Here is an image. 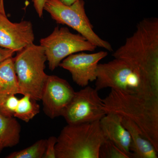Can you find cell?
I'll use <instances>...</instances> for the list:
<instances>
[{"label": "cell", "mask_w": 158, "mask_h": 158, "mask_svg": "<svg viewBox=\"0 0 158 158\" xmlns=\"http://www.w3.org/2000/svg\"><path fill=\"white\" fill-rule=\"evenodd\" d=\"M129 64L151 90L158 95V19L146 18L124 44L112 55Z\"/></svg>", "instance_id": "obj_1"}, {"label": "cell", "mask_w": 158, "mask_h": 158, "mask_svg": "<svg viewBox=\"0 0 158 158\" xmlns=\"http://www.w3.org/2000/svg\"><path fill=\"white\" fill-rule=\"evenodd\" d=\"M102 102L106 114L115 113L135 123L158 151V97L111 89Z\"/></svg>", "instance_id": "obj_2"}, {"label": "cell", "mask_w": 158, "mask_h": 158, "mask_svg": "<svg viewBox=\"0 0 158 158\" xmlns=\"http://www.w3.org/2000/svg\"><path fill=\"white\" fill-rule=\"evenodd\" d=\"M105 139L100 121L67 124L57 138L56 158H99Z\"/></svg>", "instance_id": "obj_3"}, {"label": "cell", "mask_w": 158, "mask_h": 158, "mask_svg": "<svg viewBox=\"0 0 158 158\" xmlns=\"http://www.w3.org/2000/svg\"><path fill=\"white\" fill-rule=\"evenodd\" d=\"M14 66L21 94L41 100L48 75L44 70L47 61L43 48L31 44L16 52Z\"/></svg>", "instance_id": "obj_4"}, {"label": "cell", "mask_w": 158, "mask_h": 158, "mask_svg": "<svg viewBox=\"0 0 158 158\" xmlns=\"http://www.w3.org/2000/svg\"><path fill=\"white\" fill-rule=\"evenodd\" d=\"M95 81L98 91L110 88L130 94L158 97L145 85L134 69L117 58L106 63H98Z\"/></svg>", "instance_id": "obj_5"}, {"label": "cell", "mask_w": 158, "mask_h": 158, "mask_svg": "<svg viewBox=\"0 0 158 158\" xmlns=\"http://www.w3.org/2000/svg\"><path fill=\"white\" fill-rule=\"evenodd\" d=\"M84 0H77L70 6H67L59 0H47L44 10L58 23L70 27L85 37L97 47L113 52L110 44L102 39L94 31L86 12Z\"/></svg>", "instance_id": "obj_6"}, {"label": "cell", "mask_w": 158, "mask_h": 158, "mask_svg": "<svg viewBox=\"0 0 158 158\" xmlns=\"http://www.w3.org/2000/svg\"><path fill=\"white\" fill-rule=\"evenodd\" d=\"M40 42L52 71L69 55L84 51L94 52L97 48L81 34H73L66 27H56L49 36L40 39Z\"/></svg>", "instance_id": "obj_7"}, {"label": "cell", "mask_w": 158, "mask_h": 158, "mask_svg": "<svg viewBox=\"0 0 158 158\" xmlns=\"http://www.w3.org/2000/svg\"><path fill=\"white\" fill-rule=\"evenodd\" d=\"M98 91L88 86L75 91L62 115L67 124L100 121L106 115L102 108V98Z\"/></svg>", "instance_id": "obj_8"}, {"label": "cell", "mask_w": 158, "mask_h": 158, "mask_svg": "<svg viewBox=\"0 0 158 158\" xmlns=\"http://www.w3.org/2000/svg\"><path fill=\"white\" fill-rule=\"evenodd\" d=\"M75 91L67 81L56 75H48L41 100L46 115L51 118L62 116Z\"/></svg>", "instance_id": "obj_9"}, {"label": "cell", "mask_w": 158, "mask_h": 158, "mask_svg": "<svg viewBox=\"0 0 158 158\" xmlns=\"http://www.w3.org/2000/svg\"><path fill=\"white\" fill-rule=\"evenodd\" d=\"M108 55L106 51L91 54L79 52L63 59L59 66L68 71L73 81L84 88L88 86L90 82L95 81L99 62Z\"/></svg>", "instance_id": "obj_10"}, {"label": "cell", "mask_w": 158, "mask_h": 158, "mask_svg": "<svg viewBox=\"0 0 158 158\" xmlns=\"http://www.w3.org/2000/svg\"><path fill=\"white\" fill-rule=\"evenodd\" d=\"M35 37L31 22L10 21L0 12V46L16 52L34 43Z\"/></svg>", "instance_id": "obj_11"}, {"label": "cell", "mask_w": 158, "mask_h": 158, "mask_svg": "<svg viewBox=\"0 0 158 158\" xmlns=\"http://www.w3.org/2000/svg\"><path fill=\"white\" fill-rule=\"evenodd\" d=\"M122 119L120 115L107 113L100 119V125L105 138L114 142L131 158V135Z\"/></svg>", "instance_id": "obj_12"}, {"label": "cell", "mask_w": 158, "mask_h": 158, "mask_svg": "<svg viewBox=\"0 0 158 158\" xmlns=\"http://www.w3.org/2000/svg\"><path fill=\"white\" fill-rule=\"evenodd\" d=\"M122 122L131 135L132 158H158V151L141 129L128 118L122 117Z\"/></svg>", "instance_id": "obj_13"}, {"label": "cell", "mask_w": 158, "mask_h": 158, "mask_svg": "<svg viewBox=\"0 0 158 158\" xmlns=\"http://www.w3.org/2000/svg\"><path fill=\"white\" fill-rule=\"evenodd\" d=\"M21 129L16 118L6 117L0 113V153L5 148L19 143Z\"/></svg>", "instance_id": "obj_14"}, {"label": "cell", "mask_w": 158, "mask_h": 158, "mask_svg": "<svg viewBox=\"0 0 158 158\" xmlns=\"http://www.w3.org/2000/svg\"><path fill=\"white\" fill-rule=\"evenodd\" d=\"M0 94H21L13 56L0 63Z\"/></svg>", "instance_id": "obj_15"}, {"label": "cell", "mask_w": 158, "mask_h": 158, "mask_svg": "<svg viewBox=\"0 0 158 158\" xmlns=\"http://www.w3.org/2000/svg\"><path fill=\"white\" fill-rule=\"evenodd\" d=\"M19 100L14 117L28 123L40 112V106L37 101L28 94H25Z\"/></svg>", "instance_id": "obj_16"}, {"label": "cell", "mask_w": 158, "mask_h": 158, "mask_svg": "<svg viewBox=\"0 0 158 158\" xmlns=\"http://www.w3.org/2000/svg\"><path fill=\"white\" fill-rule=\"evenodd\" d=\"M47 139L38 140L31 145L19 151L11 153L7 158H43L46 146Z\"/></svg>", "instance_id": "obj_17"}, {"label": "cell", "mask_w": 158, "mask_h": 158, "mask_svg": "<svg viewBox=\"0 0 158 158\" xmlns=\"http://www.w3.org/2000/svg\"><path fill=\"white\" fill-rule=\"evenodd\" d=\"M99 158H131V157L114 142L106 139L100 148Z\"/></svg>", "instance_id": "obj_18"}, {"label": "cell", "mask_w": 158, "mask_h": 158, "mask_svg": "<svg viewBox=\"0 0 158 158\" xmlns=\"http://www.w3.org/2000/svg\"><path fill=\"white\" fill-rule=\"evenodd\" d=\"M19 100L15 94H0V113L6 117L14 116Z\"/></svg>", "instance_id": "obj_19"}, {"label": "cell", "mask_w": 158, "mask_h": 158, "mask_svg": "<svg viewBox=\"0 0 158 158\" xmlns=\"http://www.w3.org/2000/svg\"><path fill=\"white\" fill-rule=\"evenodd\" d=\"M57 138L51 136L47 139L46 146L43 158H56V144Z\"/></svg>", "instance_id": "obj_20"}, {"label": "cell", "mask_w": 158, "mask_h": 158, "mask_svg": "<svg viewBox=\"0 0 158 158\" xmlns=\"http://www.w3.org/2000/svg\"><path fill=\"white\" fill-rule=\"evenodd\" d=\"M47 0H32L34 9L40 18L42 17Z\"/></svg>", "instance_id": "obj_21"}, {"label": "cell", "mask_w": 158, "mask_h": 158, "mask_svg": "<svg viewBox=\"0 0 158 158\" xmlns=\"http://www.w3.org/2000/svg\"><path fill=\"white\" fill-rule=\"evenodd\" d=\"M15 52L9 49L3 48L0 46V63L8 59L9 57L13 56Z\"/></svg>", "instance_id": "obj_22"}, {"label": "cell", "mask_w": 158, "mask_h": 158, "mask_svg": "<svg viewBox=\"0 0 158 158\" xmlns=\"http://www.w3.org/2000/svg\"><path fill=\"white\" fill-rule=\"evenodd\" d=\"M61 2L67 6H70L77 0H59Z\"/></svg>", "instance_id": "obj_23"}, {"label": "cell", "mask_w": 158, "mask_h": 158, "mask_svg": "<svg viewBox=\"0 0 158 158\" xmlns=\"http://www.w3.org/2000/svg\"><path fill=\"white\" fill-rule=\"evenodd\" d=\"M0 12L3 14H6L4 6V0H0Z\"/></svg>", "instance_id": "obj_24"}]
</instances>
